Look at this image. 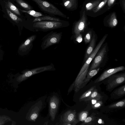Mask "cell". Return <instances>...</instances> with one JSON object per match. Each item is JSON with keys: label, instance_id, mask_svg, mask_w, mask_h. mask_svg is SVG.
<instances>
[{"label": "cell", "instance_id": "obj_32", "mask_svg": "<svg viewBox=\"0 0 125 125\" xmlns=\"http://www.w3.org/2000/svg\"><path fill=\"white\" fill-rule=\"evenodd\" d=\"M102 101L100 100L98 101L94 104L92 105V107L93 109H96L100 108L102 106Z\"/></svg>", "mask_w": 125, "mask_h": 125}, {"label": "cell", "instance_id": "obj_7", "mask_svg": "<svg viewBox=\"0 0 125 125\" xmlns=\"http://www.w3.org/2000/svg\"><path fill=\"white\" fill-rule=\"evenodd\" d=\"M107 51V46L105 45L102 47L100 51L98 52L93 59L89 71L98 68L99 67L106 54Z\"/></svg>", "mask_w": 125, "mask_h": 125}, {"label": "cell", "instance_id": "obj_37", "mask_svg": "<svg viewBox=\"0 0 125 125\" xmlns=\"http://www.w3.org/2000/svg\"><path fill=\"white\" fill-rule=\"evenodd\" d=\"M98 123L100 124H104V121L101 119H99L98 121Z\"/></svg>", "mask_w": 125, "mask_h": 125}, {"label": "cell", "instance_id": "obj_34", "mask_svg": "<svg viewBox=\"0 0 125 125\" xmlns=\"http://www.w3.org/2000/svg\"><path fill=\"white\" fill-rule=\"evenodd\" d=\"M101 98L102 97H98L92 99L91 100L92 105L94 104L98 101L100 100Z\"/></svg>", "mask_w": 125, "mask_h": 125}, {"label": "cell", "instance_id": "obj_25", "mask_svg": "<svg viewBox=\"0 0 125 125\" xmlns=\"http://www.w3.org/2000/svg\"><path fill=\"white\" fill-rule=\"evenodd\" d=\"M125 105V100H123L110 105L109 106L110 108H114L123 107Z\"/></svg>", "mask_w": 125, "mask_h": 125}, {"label": "cell", "instance_id": "obj_29", "mask_svg": "<svg viewBox=\"0 0 125 125\" xmlns=\"http://www.w3.org/2000/svg\"><path fill=\"white\" fill-rule=\"evenodd\" d=\"M108 0H104L100 2L97 6L93 10V11L96 12L102 8L106 3Z\"/></svg>", "mask_w": 125, "mask_h": 125}, {"label": "cell", "instance_id": "obj_21", "mask_svg": "<svg viewBox=\"0 0 125 125\" xmlns=\"http://www.w3.org/2000/svg\"><path fill=\"white\" fill-rule=\"evenodd\" d=\"M113 94L118 96H123L125 94V85L121 86L116 89L114 92Z\"/></svg>", "mask_w": 125, "mask_h": 125}, {"label": "cell", "instance_id": "obj_2", "mask_svg": "<svg viewBox=\"0 0 125 125\" xmlns=\"http://www.w3.org/2000/svg\"><path fill=\"white\" fill-rule=\"evenodd\" d=\"M32 0L42 11L51 15L67 18V17L57 8L48 2L44 0Z\"/></svg>", "mask_w": 125, "mask_h": 125}, {"label": "cell", "instance_id": "obj_23", "mask_svg": "<svg viewBox=\"0 0 125 125\" xmlns=\"http://www.w3.org/2000/svg\"><path fill=\"white\" fill-rule=\"evenodd\" d=\"M18 3L26 10H32L33 8L29 4L22 0H16Z\"/></svg>", "mask_w": 125, "mask_h": 125}, {"label": "cell", "instance_id": "obj_10", "mask_svg": "<svg viewBox=\"0 0 125 125\" xmlns=\"http://www.w3.org/2000/svg\"><path fill=\"white\" fill-rule=\"evenodd\" d=\"M59 103V100L56 96L54 95L50 98L49 102V115L52 121L54 120Z\"/></svg>", "mask_w": 125, "mask_h": 125}, {"label": "cell", "instance_id": "obj_12", "mask_svg": "<svg viewBox=\"0 0 125 125\" xmlns=\"http://www.w3.org/2000/svg\"><path fill=\"white\" fill-rule=\"evenodd\" d=\"M125 69V67L121 66L109 69L105 71L94 82L97 83L104 80L111 75L120 71H123Z\"/></svg>", "mask_w": 125, "mask_h": 125}, {"label": "cell", "instance_id": "obj_11", "mask_svg": "<svg viewBox=\"0 0 125 125\" xmlns=\"http://www.w3.org/2000/svg\"><path fill=\"white\" fill-rule=\"evenodd\" d=\"M85 14L84 11L81 18L75 24L73 29V32L74 34L81 33L85 29L87 25V19Z\"/></svg>", "mask_w": 125, "mask_h": 125}, {"label": "cell", "instance_id": "obj_13", "mask_svg": "<svg viewBox=\"0 0 125 125\" xmlns=\"http://www.w3.org/2000/svg\"><path fill=\"white\" fill-rule=\"evenodd\" d=\"M96 41V38L95 34H93L92 39L85 53L84 60L86 61L94 49Z\"/></svg>", "mask_w": 125, "mask_h": 125}, {"label": "cell", "instance_id": "obj_31", "mask_svg": "<svg viewBox=\"0 0 125 125\" xmlns=\"http://www.w3.org/2000/svg\"><path fill=\"white\" fill-rule=\"evenodd\" d=\"M74 37L76 41L78 43L81 42L82 41L83 38L81 33L74 34Z\"/></svg>", "mask_w": 125, "mask_h": 125}, {"label": "cell", "instance_id": "obj_18", "mask_svg": "<svg viewBox=\"0 0 125 125\" xmlns=\"http://www.w3.org/2000/svg\"><path fill=\"white\" fill-rule=\"evenodd\" d=\"M62 5L67 10L71 9L73 6V0H61Z\"/></svg>", "mask_w": 125, "mask_h": 125}, {"label": "cell", "instance_id": "obj_3", "mask_svg": "<svg viewBox=\"0 0 125 125\" xmlns=\"http://www.w3.org/2000/svg\"><path fill=\"white\" fill-rule=\"evenodd\" d=\"M62 36V32L52 31L44 36L42 40L41 47L45 50L49 47L59 43Z\"/></svg>", "mask_w": 125, "mask_h": 125}, {"label": "cell", "instance_id": "obj_16", "mask_svg": "<svg viewBox=\"0 0 125 125\" xmlns=\"http://www.w3.org/2000/svg\"><path fill=\"white\" fill-rule=\"evenodd\" d=\"M6 6L8 9L11 12L19 16L21 15L18 9L11 2L8 1L6 3Z\"/></svg>", "mask_w": 125, "mask_h": 125}, {"label": "cell", "instance_id": "obj_4", "mask_svg": "<svg viewBox=\"0 0 125 125\" xmlns=\"http://www.w3.org/2000/svg\"><path fill=\"white\" fill-rule=\"evenodd\" d=\"M54 66L52 63L47 65L28 69L24 71L22 74L19 76L17 78V80L18 82H21L34 74L45 71L54 70Z\"/></svg>", "mask_w": 125, "mask_h": 125}, {"label": "cell", "instance_id": "obj_30", "mask_svg": "<svg viewBox=\"0 0 125 125\" xmlns=\"http://www.w3.org/2000/svg\"><path fill=\"white\" fill-rule=\"evenodd\" d=\"M94 119V117L92 116L87 117L83 122V123H82L80 125H91V122Z\"/></svg>", "mask_w": 125, "mask_h": 125}, {"label": "cell", "instance_id": "obj_36", "mask_svg": "<svg viewBox=\"0 0 125 125\" xmlns=\"http://www.w3.org/2000/svg\"><path fill=\"white\" fill-rule=\"evenodd\" d=\"M115 0H108V4L109 7L111 6L114 3Z\"/></svg>", "mask_w": 125, "mask_h": 125}, {"label": "cell", "instance_id": "obj_6", "mask_svg": "<svg viewBox=\"0 0 125 125\" xmlns=\"http://www.w3.org/2000/svg\"><path fill=\"white\" fill-rule=\"evenodd\" d=\"M107 34H105L100 40L93 52L86 60L84 64L81 69L77 77H79L86 69H89L90 64L92 61L96 53L104 43L107 36Z\"/></svg>", "mask_w": 125, "mask_h": 125}, {"label": "cell", "instance_id": "obj_26", "mask_svg": "<svg viewBox=\"0 0 125 125\" xmlns=\"http://www.w3.org/2000/svg\"><path fill=\"white\" fill-rule=\"evenodd\" d=\"M100 0H97L92 2L87 3L86 5V8L87 10H90L95 7L97 6L100 3Z\"/></svg>", "mask_w": 125, "mask_h": 125}, {"label": "cell", "instance_id": "obj_17", "mask_svg": "<svg viewBox=\"0 0 125 125\" xmlns=\"http://www.w3.org/2000/svg\"><path fill=\"white\" fill-rule=\"evenodd\" d=\"M109 26L111 27H115L117 25L118 21L114 13H113L108 21Z\"/></svg>", "mask_w": 125, "mask_h": 125}, {"label": "cell", "instance_id": "obj_24", "mask_svg": "<svg viewBox=\"0 0 125 125\" xmlns=\"http://www.w3.org/2000/svg\"><path fill=\"white\" fill-rule=\"evenodd\" d=\"M98 97H102V96L100 94L98 93L97 90L95 89L91 95L83 100L84 101H89L93 98Z\"/></svg>", "mask_w": 125, "mask_h": 125}, {"label": "cell", "instance_id": "obj_15", "mask_svg": "<svg viewBox=\"0 0 125 125\" xmlns=\"http://www.w3.org/2000/svg\"><path fill=\"white\" fill-rule=\"evenodd\" d=\"M44 21H61L62 20L56 17H54L49 16H42L35 18L33 20L32 22Z\"/></svg>", "mask_w": 125, "mask_h": 125}, {"label": "cell", "instance_id": "obj_35", "mask_svg": "<svg viewBox=\"0 0 125 125\" xmlns=\"http://www.w3.org/2000/svg\"><path fill=\"white\" fill-rule=\"evenodd\" d=\"M5 117H0V125L3 124L8 119V118L6 117L4 118Z\"/></svg>", "mask_w": 125, "mask_h": 125}, {"label": "cell", "instance_id": "obj_38", "mask_svg": "<svg viewBox=\"0 0 125 125\" xmlns=\"http://www.w3.org/2000/svg\"></svg>", "mask_w": 125, "mask_h": 125}, {"label": "cell", "instance_id": "obj_22", "mask_svg": "<svg viewBox=\"0 0 125 125\" xmlns=\"http://www.w3.org/2000/svg\"><path fill=\"white\" fill-rule=\"evenodd\" d=\"M95 89L94 86L91 87L80 96L79 98V100L80 101L84 100L89 97Z\"/></svg>", "mask_w": 125, "mask_h": 125}, {"label": "cell", "instance_id": "obj_33", "mask_svg": "<svg viewBox=\"0 0 125 125\" xmlns=\"http://www.w3.org/2000/svg\"><path fill=\"white\" fill-rule=\"evenodd\" d=\"M38 113L36 112L33 113L30 116V120L31 121H35L37 118L38 116Z\"/></svg>", "mask_w": 125, "mask_h": 125}, {"label": "cell", "instance_id": "obj_27", "mask_svg": "<svg viewBox=\"0 0 125 125\" xmlns=\"http://www.w3.org/2000/svg\"><path fill=\"white\" fill-rule=\"evenodd\" d=\"M88 112L87 111H83L80 112L78 115L79 121L83 122L87 117Z\"/></svg>", "mask_w": 125, "mask_h": 125}, {"label": "cell", "instance_id": "obj_20", "mask_svg": "<svg viewBox=\"0 0 125 125\" xmlns=\"http://www.w3.org/2000/svg\"><path fill=\"white\" fill-rule=\"evenodd\" d=\"M6 11L9 17L13 21L18 23L20 22H22V20L21 18L18 17L13 13L10 11L8 9H7Z\"/></svg>", "mask_w": 125, "mask_h": 125}, {"label": "cell", "instance_id": "obj_28", "mask_svg": "<svg viewBox=\"0 0 125 125\" xmlns=\"http://www.w3.org/2000/svg\"><path fill=\"white\" fill-rule=\"evenodd\" d=\"M92 34V32L91 31H89L86 34L84 38L85 43H87L90 42L93 36Z\"/></svg>", "mask_w": 125, "mask_h": 125}, {"label": "cell", "instance_id": "obj_9", "mask_svg": "<svg viewBox=\"0 0 125 125\" xmlns=\"http://www.w3.org/2000/svg\"><path fill=\"white\" fill-rule=\"evenodd\" d=\"M36 37V35H33L28 38L21 45L19 50L24 54L28 53L31 50L33 46V42Z\"/></svg>", "mask_w": 125, "mask_h": 125}, {"label": "cell", "instance_id": "obj_14", "mask_svg": "<svg viewBox=\"0 0 125 125\" xmlns=\"http://www.w3.org/2000/svg\"><path fill=\"white\" fill-rule=\"evenodd\" d=\"M99 70V68H97L89 71L87 73V77L84 80L83 83L81 87V88H83L84 86L90 79L97 73Z\"/></svg>", "mask_w": 125, "mask_h": 125}, {"label": "cell", "instance_id": "obj_1", "mask_svg": "<svg viewBox=\"0 0 125 125\" xmlns=\"http://www.w3.org/2000/svg\"><path fill=\"white\" fill-rule=\"evenodd\" d=\"M33 27L43 31L55 30L65 27L64 21H44L34 22Z\"/></svg>", "mask_w": 125, "mask_h": 125}, {"label": "cell", "instance_id": "obj_19", "mask_svg": "<svg viewBox=\"0 0 125 125\" xmlns=\"http://www.w3.org/2000/svg\"><path fill=\"white\" fill-rule=\"evenodd\" d=\"M20 10L22 12L27 13L30 15L35 18L43 16V14L42 13L33 10H24L21 9H20Z\"/></svg>", "mask_w": 125, "mask_h": 125}, {"label": "cell", "instance_id": "obj_5", "mask_svg": "<svg viewBox=\"0 0 125 125\" xmlns=\"http://www.w3.org/2000/svg\"><path fill=\"white\" fill-rule=\"evenodd\" d=\"M108 77L106 87L107 90L109 91L125 82V73L114 74Z\"/></svg>", "mask_w": 125, "mask_h": 125}, {"label": "cell", "instance_id": "obj_8", "mask_svg": "<svg viewBox=\"0 0 125 125\" xmlns=\"http://www.w3.org/2000/svg\"><path fill=\"white\" fill-rule=\"evenodd\" d=\"M76 112L69 110L66 112L63 115L62 119L64 125H76L79 122V120L76 118Z\"/></svg>", "mask_w": 125, "mask_h": 125}]
</instances>
